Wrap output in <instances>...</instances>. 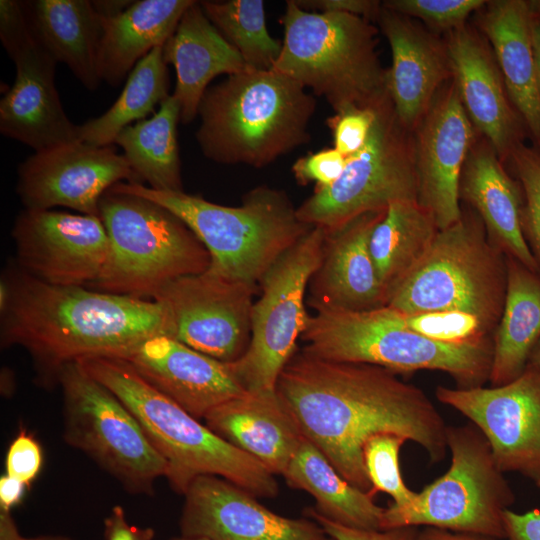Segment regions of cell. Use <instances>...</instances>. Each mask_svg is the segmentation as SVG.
I'll use <instances>...</instances> for the list:
<instances>
[{"instance_id":"obj_1","label":"cell","mask_w":540,"mask_h":540,"mask_svg":"<svg viewBox=\"0 0 540 540\" xmlns=\"http://www.w3.org/2000/svg\"><path fill=\"white\" fill-rule=\"evenodd\" d=\"M276 391L311 441L350 484L369 492L363 461L370 437L394 433L419 444L430 462L446 454L444 419L426 393L372 364L334 362L295 353Z\"/></svg>"},{"instance_id":"obj_2","label":"cell","mask_w":540,"mask_h":540,"mask_svg":"<svg viewBox=\"0 0 540 540\" xmlns=\"http://www.w3.org/2000/svg\"><path fill=\"white\" fill-rule=\"evenodd\" d=\"M3 277L9 300L1 311V346L26 349L45 385L56 384L69 362L122 358L149 338L173 337L171 317L156 300L48 284L17 264Z\"/></svg>"},{"instance_id":"obj_3","label":"cell","mask_w":540,"mask_h":540,"mask_svg":"<svg viewBox=\"0 0 540 540\" xmlns=\"http://www.w3.org/2000/svg\"><path fill=\"white\" fill-rule=\"evenodd\" d=\"M313 94L272 69L245 70L209 87L195 133L207 159L261 168L311 140Z\"/></svg>"},{"instance_id":"obj_4","label":"cell","mask_w":540,"mask_h":540,"mask_svg":"<svg viewBox=\"0 0 540 540\" xmlns=\"http://www.w3.org/2000/svg\"><path fill=\"white\" fill-rule=\"evenodd\" d=\"M77 362L136 417L167 462L166 478L176 492L184 495L195 478L213 475L255 497L278 495V482L265 466L152 387L124 359L97 356Z\"/></svg>"},{"instance_id":"obj_5","label":"cell","mask_w":540,"mask_h":540,"mask_svg":"<svg viewBox=\"0 0 540 540\" xmlns=\"http://www.w3.org/2000/svg\"><path fill=\"white\" fill-rule=\"evenodd\" d=\"M113 188L174 213L209 252V272L252 285L258 286L270 267L312 228L299 219L283 190L266 185L251 189L236 207L140 183L120 182Z\"/></svg>"},{"instance_id":"obj_6","label":"cell","mask_w":540,"mask_h":540,"mask_svg":"<svg viewBox=\"0 0 540 540\" xmlns=\"http://www.w3.org/2000/svg\"><path fill=\"white\" fill-rule=\"evenodd\" d=\"M301 338L302 351L319 359L372 364L396 374L438 370L460 389L489 381L493 358V336L461 343L432 340L405 328L401 311L388 306L318 309Z\"/></svg>"},{"instance_id":"obj_7","label":"cell","mask_w":540,"mask_h":540,"mask_svg":"<svg viewBox=\"0 0 540 540\" xmlns=\"http://www.w3.org/2000/svg\"><path fill=\"white\" fill-rule=\"evenodd\" d=\"M280 22L284 40L272 70L325 98L334 112L373 107L389 95L372 22L346 13L306 11L294 0L286 1Z\"/></svg>"},{"instance_id":"obj_8","label":"cell","mask_w":540,"mask_h":540,"mask_svg":"<svg viewBox=\"0 0 540 540\" xmlns=\"http://www.w3.org/2000/svg\"><path fill=\"white\" fill-rule=\"evenodd\" d=\"M506 288V255L489 239L479 215L465 206L460 219L439 230L421 260L390 289L385 306L405 313L465 312L493 334Z\"/></svg>"},{"instance_id":"obj_9","label":"cell","mask_w":540,"mask_h":540,"mask_svg":"<svg viewBox=\"0 0 540 540\" xmlns=\"http://www.w3.org/2000/svg\"><path fill=\"white\" fill-rule=\"evenodd\" d=\"M109 242L106 264L89 288L153 300L172 280L206 271L210 255L174 213L110 188L99 203Z\"/></svg>"},{"instance_id":"obj_10","label":"cell","mask_w":540,"mask_h":540,"mask_svg":"<svg viewBox=\"0 0 540 540\" xmlns=\"http://www.w3.org/2000/svg\"><path fill=\"white\" fill-rule=\"evenodd\" d=\"M447 472L405 506L384 509L382 530L415 526L506 539L504 513L514 492L498 468L490 444L473 423L447 425Z\"/></svg>"},{"instance_id":"obj_11","label":"cell","mask_w":540,"mask_h":540,"mask_svg":"<svg viewBox=\"0 0 540 540\" xmlns=\"http://www.w3.org/2000/svg\"><path fill=\"white\" fill-rule=\"evenodd\" d=\"M56 384L63 395L64 440L128 492L153 494L168 465L131 411L77 361L61 367Z\"/></svg>"},{"instance_id":"obj_12","label":"cell","mask_w":540,"mask_h":540,"mask_svg":"<svg viewBox=\"0 0 540 540\" xmlns=\"http://www.w3.org/2000/svg\"><path fill=\"white\" fill-rule=\"evenodd\" d=\"M412 132L399 121L389 96L376 106L369 137L347 157L341 177L314 190L297 216L305 224L334 231L368 212L383 211L399 200H417Z\"/></svg>"},{"instance_id":"obj_13","label":"cell","mask_w":540,"mask_h":540,"mask_svg":"<svg viewBox=\"0 0 540 540\" xmlns=\"http://www.w3.org/2000/svg\"><path fill=\"white\" fill-rule=\"evenodd\" d=\"M325 237L323 228L312 227L259 282L261 296L252 308L249 346L241 358L228 363L245 391L276 390L280 373L296 353L311 317L305 296L320 266Z\"/></svg>"},{"instance_id":"obj_14","label":"cell","mask_w":540,"mask_h":540,"mask_svg":"<svg viewBox=\"0 0 540 540\" xmlns=\"http://www.w3.org/2000/svg\"><path fill=\"white\" fill-rule=\"evenodd\" d=\"M0 39L16 66L0 101V133L35 152L78 140L55 86L56 60L34 35L22 4L0 1Z\"/></svg>"},{"instance_id":"obj_15","label":"cell","mask_w":540,"mask_h":540,"mask_svg":"<svg viewBox=\"0 0 540 540\" xmlns=\"http://www.w3.org/2000/svg\"><path fill=\"white\" fill-rule=\"evenodd\" d=\"M257 285L208 270L176 278L154 297L167 309L173 338L224 363L246 352Z\"/></svg>"},{"instance_id":"obj_16","label":"cell","mask_w":540,"mask_h":540,"mask_svg":"<svg viewBox=\"0 0 540 540\" xmlns=\"http://www.w3.org/2000/svg\"><path fill=\"white\" fill-rule=\"evenodd\" d=\"M435 395L478 427L503 473L540 478V374L531 366L505 385L471 389L439 385Z\"/></svg>"},{"instance_id":"obj_17","label":"cell","mask_w":540,"mask_h":540,"mask_svg":"<svg viewBox=\"0 0 540 540\" xmlns=\"http://www.w3.org/2000/svg\"><path fill=\"white\" fill-rule=\"evenodd\" d=\"M11 235L17 266L52 285L88 287L108 257V236L98 216L24 209Z\"/></svg>"},{"instance_id":"obj_18","label":"cell","mask_w":540,"mask_h":540,"mask_svg":"<svg viewBox=\"0 0 540 540\" xmlns=\"http://www.w3.org/2000/svg\"><path fill=\"white\" fill-rule=\"evenodd\" d=\"M122 180L139 183L112 145L75 141L27 157L18 167L16 191L25 209L62 206L99 217L102 196Z\"/></svg>"},{"instance_id":"obj_19","label":"cell","mask_w":540,"mask_h":540,"mask_svg":"<svg viewBox=\"0 0 540 540\" xmlns=\"http://www.w3.org/2000/svg\"><path fill=\"white\" fill-rule=\"evenodd\" d=\"M478 135L453 79L441 87L412 131L417 202L433 216L439 230L462 215L460 176Z\"/></svg>"},{"instance_id":"obj_20","label":"cell","mask_w":540,"mask_h":540,"mask_svg":"<svg viewBox=\"0 0 540 540\" xmlns=\"http://www.w3.org/2000/svg\"><path fill=\"white\" fill-rule=\"evenodd\" d=\"M182 536L207 540H334L309 518L292 519L249 492L213 475L195 478L184 494Z\"/></svg>"},{"instance_id":"obj_21","label":"cell","mask_w":540,"mask_h":540,"mask_svg":"<svg viewBox=\"0 0 540 540\" xmlns=\"http://www.w3.org/2000/svg\"><path fill=\"white\" fill-rule=\"evenodd\" d=\"M443 37L464 109L505 165L514 149L529 138L508 96L494 52L474 24L466 23Z\"/></svg>"},{"instance_id":"obj_22","label":"cell","mask_w":540,"mask_h":540,"mask_svg":"<svg viewBox=\"0 0 540 540\" xmlns=\"http://www.w3.org/2000/svg\"><path fill=\"white\" fill-rule=\"evenodd\" d=\"M375 23L391 49L389 97L399 121L412 132L441 87L453 79L445 39L383 5Z\"/></svg>"},{"instance_id":"obj_23","label":"cell","mask_w":540,"mask_h":540,"mask_svg":"<svg viewBox=\"0 0 540 540\" xmlns=\"http://www.w3.org/2000/svg\"><path fill=\"white\" fill-rule=\"evenodd\" d=\"M121 359L152 387L197 419L244 394L228 363L166 335L147 339Z\"/></svg>"},{"instance_id":"obj_24","label":"cell","mask_w":540,"mask_h":540,"mask_svg":"<svg viewBox=\"0 0 540 540\" xmlns=\"http://www.w3.org/2000/svg\"><path fill=\"white\" fill-rule=\"evenodd\" d=\"M385 211L364 213L326 232L322 260L309 284L315 310L365 311L386 305L369 250L371 233Z\"/></svg>"},{"instance_id":"obj_25","label":"cell","mask_w":540,"mask_h":540,"mask_svg":"<svg viewBox=\"0 0 540 540\" xmlns=\"http://www.w3.org/2000/svg\"><path fill=\"white\" fill-rule=\"evenodd\" d=\"M459 199L481 218L489 239L505 255L540 274L522 232L523 195L493 146L478 135L464 163Z\"/></svg>"},{"instance_id":"obj_26","label":"cell","mask_w":540,"mask_h":540,"mask_svg":"<svg viewBox=\"0 0 540 540\" xmlns=\"http://www.w3.org/2000/svg\"><path fill=\"white\" fill-rule=\"evenodd\" d=\"M204 419L210 430L274 475H283L304 438L276 390L246 391L215 407Z\"/></svg>"},{"instance_id":"obj_27","label":"cell","mask_w":540,"mask_h":540,"mask_svg":"<svg viewBox=\"0 0 540 540\" xmlns=\"http://www.w3.org/2000/svg\"><path fill=\"white\" fill-rule=\"evenodd\" d=\"M475 27L489 42L508 96L522 118L531 145L540 151V85L527 0H490L474 13Z\"/></svg>"},{"instance_id":"obj_28","label":"cell","mask_w":540,"mask_h":540,"mask_svg":"<svg viewBox=\"0 0 540 540\" xmlns=\"http://www.w3.org/2000/svg\"><path fill=\"white\" fill-rule=\"evenodd\" d=\"M163 58L176 71L173 95L180 107V123L198 116L209 83L217 76L248 68L239 52L222 36L195 1L182 15L174 33L163 45Z\"/></svg>"},{"instance_id":"obj_29","label":"cell","mask_w":540,"mask_h":540,"mask_svg":"<svg viewBox=\"0 0 540 540\" xmlns=\"http://www.w3.org/2000/svg\"><path fill=\"white\" fill-rule=\"evenodd\" d=\"M30 27L56 62L95 91L102 82L99 52L103 20L90 0L21 1Z\"/></svg>"},{"instance_id":"obj_30","label":"cell","mask_w":540,"mask_h":540,"mask_svg":"<svg viewBox=\"0 0 540 540\" xmlns=\"http://www.w3.org/2000/svg\"><path fill=\"white\" fill-rule=\"evenodd\" d=\"M194 0H140L111 18H102L99 72L110 86L120 85L134 66L163 46Z\"/></svg>"},{"instance_id":"obj_31","label":"cell","mask_w":540,"mask_h":540,"mask_svg":"<svg viewBox=\"0 0 540 540\" xmlns=\"http://www.w3.org/2000/svg\"><path fill=\"white\" fill-rule=\"evenodd\" d=\"M506 265L505 304L493 333L492 387L518 378L540 339V274L507 255Z\"/></svg>"},{"instance_id":"obj_32","label":"cell","mask_w":540,"mask_h":540,"mask_svg":"<svg viewBox=\"0 0 540 540\" xmlns=\"http://www.w3.org/2000/svg\"><path fill=\"white\" fill-rule=\"evenodd\" d=\"M287 484L310 493L315 510L347 527L382 530L383 507L369 492L346 481L327 457L307 438H303L283 475Z\"/></svg>"},{"instance_id":"obj_33","label":"cell","mask_w":540,"mask_h":540,"mask_svg":"<svg viewBox=\"0 0 540 540\" xmlns=\"http://www.w3.org/2000/svg\"><path fill=\"white\" fill-rule=\"evenodd\" d=\"M180 107L173 94L165 98L149 119L125 127L114 143L124 151L129 166L142 184L158 191H183L177 141Z\"/></svg>"},{"instance_id":"obj_34","label":"cell","mask_w":540,"mask_h":540,"mask_svg":"<svg viewBox=\"0 0 540 540\" xmlns=\"http://www.w3.org/2000/svg\"><path fill=\"white\" fill-rule=\"evenodd\" d=\"M438 231L433 216L417 200H399L388 206L369 240L370 254L386 297L425 255Z\"/></svg>"},{"instance_id":"obj_35","label":"cell","mask_w":540,"mask_h":540,"mask_svg":"<svg viewBox=\"0 0 540 540\" xmlns=\"http://www.w3.org/2000/svg\"><path fill=\"white\" fill-rule=\"evenodd\" d=\"M169 95V73L163 46H159L134 66L121 94L105 113L78 125V140L99 147L112 145L125 127L143 120Z\"/></svg>"},{"instance_id":"obj_36","label":"cell","mask_w":540,"mask_h":540,"mask_svg":"<svg viewBox=\"0 0 540 540\" xmlns=\"http://www.w3.org/2000/svg\"><path fill=\"white\" fill-rule=\"evenodd\" d=\"M202 9L222 36L239 52L246 66L270 70L282 42L268 32L264 1H201Z\"/></svg>"},{"instance_id":"obj_37","label":"cell","mask_w":540,"mask_h":540,"mask_svg":"<svg viewBox=\"0 0 540 540\" xmlns=\"http://www.w3.org/2000/svg\"><path fill=\"white\" fill-rule=\"evenodd\" d=\"M405 441L394 433H379L370 437L363 448L364 466L371 483L369 493L374 497L377 492L387 493L397 507L411 503L416 495L401 475L399 452Z\"/></svg>"},{"instance_id":"obj_38","label":"cell","mask_w":540,"mask_h":540,"mask_svg":"<svg viewBox=\"0 0 540 540\" xmlns=\"http://www.w3.org/2000/svg\"><path fill=\"white\" fill-rule=\"evenodd\" d=\"M505 167L521 187L522 232L540 270V151L532 145L520 144L511 153Z\"/></svg>"},{"instance_id":"obj_39","label":"cell","mask_w":540,"mask_h":540,"mask_svg":"<svg viewBox=\"0 0 540 540\" xmlns=\"http://www.w3.org/2000/svg\"><path fill=\"white\" fill-rule=\"evenodd\" d=\"M486 0H385L390 10L422 23L431 32L445 34L465 25Z\"/></svg>"},{"instance_id":"obj_40","label":"cell","mask_w":540,"mask_h":540,"mask_svg":"<svg viewBox=\"0 0 540 540\" xmlns=\"http://www.w3.org/2000/svg\"><path fill=\"white\" fill-rule=\"evenodd\" d=\"M401 313L405 328L432 340L461 343L493 336L476 316L465 312Z\"/></svg>"},{"instance_id":"obj_41","label":"cell","mask_w":540,"mask_h":540,"mask_svg":"<svg viewBox=\"0 0 540 540\" xmlns=\"http://www.w3.org/2000/svg\"><path fill=\"white\" fill-rule=\"evenodd\" d=\"M376 106H350L335 112L327 119L334 148L345 157L354 155L365 145L375 121Z\"/></svg>"},{"instance_id":"obj_42","label":"cell","mask_w":540,"mask_h":540,"mask_svg":"<svg viewBox=\"0 0 540 540\" xmlns=\"http://www.w3.org/2000/svg\"><path fill=\"white\" fill-rule=\"evenodd\" d=\"M347 157L333 148L322 149L297 159L292 165V173L301 185L315 183V190L325 189L334 184L342 175Z\"/></svg>"},{"instance_id":"obj_43","label":"cell","mask_w":540,"mask_h":540,"mask_svg":"<svg viewBox=\"0 0 540 540\" xmlns=\"http://www.w3.org/2000/svg\"><path fill=\"white\" fill-rule=\"evenodd\" d=\"M43 453L38 441L26 430H20L7 450L6 474L27 486L38 476Z\"/></svg>"},{"instance_id":"obj_44","label":"cell","mask_w":540,"mask_h":540,"mask_svg":"<svg viewBox=\"0 0 540 540\" xmlns=\"http://www.w3.org/2000/svg\"><path fill=\"white\" fill-rule=\"evenodd\" d=\"M309 519L318 523L334 540H416L419 527L405 526L388 530H362L344 526L319 514L314 508L306 509Z\"/></svg>"},{"instance_id":"obj_45","label":"cell","mask_w":540,"mask_h":540,"mask_svg":"<svg viewBox=\"0 0 540 540\" xmlns=\"http://www.w3.org/2000/svg\"><path fill=\"white\" fill-rule=\"evenodd\" d=\"M302 9L322 13H346L375 23L382 1L378 0H294Z\"/></svg>"},{"instance_id":"obj_46","label":"cell","mask_w":540,"mask_h":540,"mask_svg":"<svg viewBox=\"0 0 540 540\" xmlns=\"http://www.w3.org/2000/svg\"><path fill=\"white\" fill-rule=\"evenodd\" d=\"M152 527H139L130 524L124 508L116 505L104 519L105 540H154Z\"/></svg>"},{"instance_id":"obj_47","label":"cell","mask_w":540,"mask_h":540,"mask_svg":"<svg viewBox=\"0 0 540 540\" xmlns=\"http://www.w3.org/2000/svg\"><path fill=\"white\" fill-rule=\"evenodd\" d=\"M504 524L508 540H540V509L534 508L525 513L507 509Z\"/></svg>"},{"instance_id":"obj_48","label":"cell","mask_w":540,"mask_h":540,"mask_svg":"<svg viewBox=\"0 0 540 540\" xmlns=\"http://www.w3.org/2000/svg\"><path fill=\"white\" fill-rule=\"evenodd\" d=\"M28 487L23 482L5 474L0 477V510L10 512L20 504Z\"/></svg>"},{"instance_id":"obj_49","label":"cell","mask_w":540,"mask_h":540,"mask_svg":"<svg viewBox=\"0 0 540 540\" xmlns=\"http://www.w3.org/2000/svg\"><path fill=\"white\" fill-rule=\"evenodd\" d=\"M0 540H72L64 535H40L25 537L19 529L10 512L0 510Z\"/></svg>"},{"instance_id":"obj_50","label":"cell","mask_w":540,"mask_h":540,"mask_svg":"<svg viewBox=\"0 0 540 540\" xmlns=\"http://www.w3.org/2000/svg\"><path fill=\"white\" fill-rule=\"evenodd\" d=\"M416 540H499V539L483 536V535H478V534L453 532V531L434 528V527H423V529H419Z\"/></svg>"},{"instance_id":"obj_51","label":"cell","mask_w":540,"mask_h":540,"mask_svg":"<svg viewBox=\"0 0 540 540\" xmlns=\"http://www.w3.org/2000/svg\"><path fill=\"white\" fill-rule=\"evenodd\" d=\"M134 1L126 0H96L93 6L104 19L114 17L126 10Z\"/></svg>"},{"instance_id":"obj_52","label":"cell","mask_w":540,"mask_h":540,"mask_svg":"<svg viewBox=\"0 0 540 540\" xmlns=\"http://www.w3.org/2000/svg\"><path fill=\"white\" fill-rule=\"evenodd\" d=\"M531 15V39L540 85V17Z\"/></svg>"},{"instance_id":"obj_53","label":"cell","mask_w":540,"mask_h":540,"mask_svg":"<svg viewBox=\"0 0 540 540\" xmlns=\"http://www.w3.org/2000/svg\"><path fill=\"white\" fill-rule=\"evenodd\" d=\"M527 365L531 366L534 370H536L540 374V339L534 346L529 356Z\"/></svg>"},{"instance_id":"obj_54","label":"cell","mask_w":540,"mask_h":540,"mask_svg":"<svg viewBox=\"0 0 540 540\" xmlns=\"http://www.w3.org/2000/svg\"><path fill=\"white\" fill-rule=\"evenodd\" d=\"M527 3L530 13L540 17V0H527Z\"/></svg>"},{"instance_id":"obj_55","label":"cell","mask_w":540,"mask_h":540,"mask_svg":"<svg viewBox=\"0 0 540 540\" xmlns=\"http://www.w3.org/2000/svg\"><path fill=\"white\" fill-rule=\"evenodd\" d=\"M170 540H207V539H204V538H192V537H185V536H178V537H173L171 538Z\"/></svg>"},{"instance_id":"obj_56","label":"cell","mask_w":540,"mask_h":540,"mask_svg":"<svg viewBox=\"0 0 540 540\" xmlns=\"http://www.w3.org/2000/svg\"><path fill=\"white\" fill-rule=\"evenodd\" d=\"M535 483H536V485L538 486V488L540 489V478L537 479V480L535 481Z\"/></svg>"}]
</instances>
